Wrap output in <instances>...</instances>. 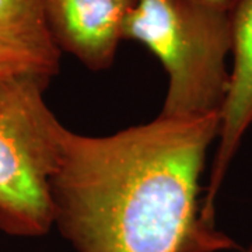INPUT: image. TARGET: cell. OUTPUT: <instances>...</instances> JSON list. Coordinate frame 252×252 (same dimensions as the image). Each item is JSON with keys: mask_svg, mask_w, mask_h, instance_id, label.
Listing matches in <instances>:
<instances>
[{"mask_svg": "<svg viewBox=\"0 0 252 252\" xmlns=\"http://www.w3.org/2000/svg\"><path fill=\"white\" fill-rule=\"evenodd\" d=\"M51 81L0 83V231L44 237L54 227L51 178L64 126L45 101Z\"/></svg>", "mask_w": 252, "mask_h": 252, "instance_id": "3", "label": "cell"}, {"mask_svg": "<svg viewBox=\"0 0 252 252\" xmlns=\"http://www.w3.org/2000/svg\"><path fill=\"white\" fill-rule=\"evenodd\" d=\"M124 39L143 44L167 72L161 117L220 114L230 81L228 11L205 0H137Z\"/></svg>", "mask_w": 252, "mask_h": 252, "instance_id": "2", "label": "cell"}, {"mask_svg": "<svg viewBox=\"0 0 252 252\" xmlns=\"http://www.w3.org/2000/svg\"><path fill=\"white\" fill-rule=\"evenodd\" d=\"M228 252H252V243L250 245H247V247H237V248Z\"/></svg>", "mask_w": 252, "mask_h": 252, "instance_id": "8", "label": "cell"}, {"mask_svg": "<svg viewBox=\"0 0 252 252\" xmlns=\"http://www.w3.org/2000/svg\"><path fill=\"white\" fill-rule=\"evenodd\" d=\"M205 1L210 3L212 6H215V7H217V9H221V10H224V11H228V13H230L238 0H205Z\"/></svg>", "mask_w": 252, "mask_h": 252, "instance_id": "7", "label": "cell"}, {"mask_svg": "<svg viewBox=\"0 0 252 252\" xmlns=\"http://www.w3.org/2000/svg\"><path fill=\"white\" fill-rule=\"evenodd\" d=\"M230 18L233 64L227 95L220 109L216 153L202 200V213L210 223H216L217 196L244 137L252 127V0H238L230 11Z\"/></svg>", "mask_w": 252, "mask_h": 252, "instance_id": "4", "label": "cell"}, {"mask_svg": "<svg viewBox=\"0 0 252 252\" xmlns=\"http://www.w3.org/2000/svg\"><path fill=\"white\" fill-rule=\"evenodd\" d=\"M61 58L41 0H0V83L51 81L61 70Z\"/></svg>", "mask_w": 252, "mask_h": 252, "instance_id": "6", "label": "cell"}, {"mask_svg": "<svg viewBox=\"0 0 252 252\" xmlns=\"http://www.w3.org/2000/svg\"><path fill=\"white\" fill-rule=\"evenodd\" d=\"M137 0H41L46 27L61 52L87 69L107 70L115 61L124 27Z\"/></svg>", "mask_w": 252, "mask_h": 252, "instance_id": "5", "label": "cell"}, {"mask_svg": "<svg viewBox=\"0 0 252 252\" xmlns=\"http://www.w3.org/2000/svg\"><path fill=\"white\" fill-rule=\"evenodd\" d=\"M220 114L158 117L108 136L63 127L51 178L54 227L76 252H228L202 213Z\"/></svg>", "mask_w": 252, "mask_h": 252, "instance_id": "1", "label": "cell"}]
</instances>
